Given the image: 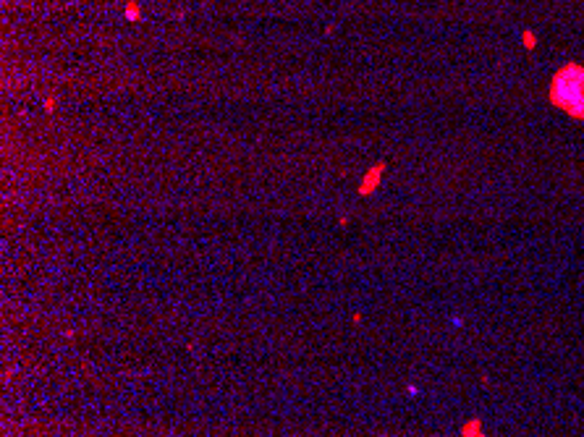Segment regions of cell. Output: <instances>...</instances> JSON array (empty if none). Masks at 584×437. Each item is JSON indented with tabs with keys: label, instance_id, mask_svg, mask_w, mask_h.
Instances as JSON below:
<instances>
[{
	"label": "cell",
	"instance_id": "obj_4",
	"mask_svg": "<svg viewBox=\"0 0 584 437\" xmlns=\"http://www.w3.org/2000/svg\"><path fill=\"white\" fill-rule=\"evenodd\" d=\"M464 437H485L482 434V424H479V419H472V421H469L466 424V427H464V432H461Z\"/></svg>",
	"mask_w": 584,
	"mask_h": 437
},
{
	"label": "cell",
	"instance_id": "obj_2",
	"mask_svg": "<svg viewBox=\"0 0 584 437\" xmlns=\"http://www.w3.org/2000/svg\"><path fill=\"white\" fill-rule=\"evenodd\" d=\"M383 170H385V163H375V165L367 170V176H364L362 186H359V194H362V197H367L370 191H375V189H377V183H380Z\"/></svg>",
	"mask_w": 584,
	"mask_h": 437
},
{
	"label": "cell",
	"instance_id": "obj_5",
	"mask_svg": "<svg viewBox=\"0 0 584 437\" xmlns=\"http://www.w3.org/2000/svg\"><path fill=\"white\" fill-rule=\"evenodd\" d=\"M521 42H524V48H526V50L537 48V37H534L532 32H521Z\"/></svg>",
	"mask_w": 584,
	"mask_h": 437
},
{
	"label": "cell",
	"instance_id": "obj_1",
	"mask_svg": "<svg viewBox=\"0 0 584 437\" xmlns=\"http://www.w3.org/2000/svg\"><path fill=\"white\" fill-rule=\"evenodd\" d=\"M550 102L574 121H584V68L579 63L560 66L550 82Z\"/></svg>",
	"mask_w": 584,
	"mask_h": 437
},
{
	"label": "cell",
	"instance_id": "obj_6",
	"mask_svg": "<svg viewBox=\"0 0 584 437\" xmlns=\"http://www.w3.org/2000/svg\"><path fill=\"white\" fill-rule=\"evenodd\" d=\"M45 110H48V113L55 110V97H48V100H45Z\"/></svg>",
	"mask_w": 584,
	"mask_h": 437
},
{
	"label": "cell",
	"instance_id": "obj_3",
	"mask_svg": "<svg viewBox=\"0 0 584 437\" xmlns=\"http://www.w3.org/2000/svg\"><path fill=\"white\" fill-rule=\"evenodd\" d=\"M123 16L129 19V21H139V16H142V6L136 3V0H129V3H126V8H123Z\"/></svg>",
	"mask_w": 584,
	"mask_h": 437
}]
</instances>
